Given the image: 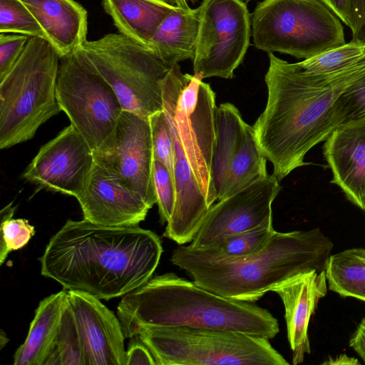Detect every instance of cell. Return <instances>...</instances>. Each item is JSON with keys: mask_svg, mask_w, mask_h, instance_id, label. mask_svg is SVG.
Instances as JSON below:
<instances>
[{"mask_svg": "<svg viewBox=\"0 0 365 365\" xmlns=\"http://www.w3.org/2000/svg\"><path fill=\"white\" fill-rule=\"evenodd\" d=\"M361 120H365V72L337 98L333 111L336 128Z\"/></svg>", "mask_w": 365, "mask_h": 365, "instance_id": "4dcf8cb0", "label": "cell"}, {"mask_svg": "<svg viewBox=\"0 0 365 365\" xmlns=\"http://www.w3.org/2000/svg\"><path fill=\"white\" fill-rule=\"evenodd\" d=\"M163 247L153 231L68 220L38 258L41 273L67 291L99 299L123 297L149 280Z\"/></svg>", "mask_w": 365, "mask_h": 365, "instance_id": "6da1fadb", "label": "cell"}, {"mask_svg": "<svg viewBox=\"0 0 365 365\" xmlns=\"http://www.w3.org/2000/svg\"><path fill=\"white\" fill-rule=\"evenodd\" d=\"M359 361L352 357L348 356L346 354H343L335 358L329 359L328 361H326L323 363V364H330V365H343V364H359Z\"/></svg>", "mask_w": 365, "mask_h": 365, "instance_id": "f35d334b", "label": "cell"}, {"mask_svg": "<svg viewBox=\"0 0 365 365\" xmlns=\"http://www.w3.org/2000/svg\"><path fill=\"white\" fill-rule=\"evenodd\" d=\"M350 29L352 26L353 0H319Z\"/></svg>", "mask_w": 365, "mask_h": 365, "instance_id": "8d00e7d4", "label": "cell"}, {"mask_svg": "<svg viewBox=\"0 0 365 365\" xmlns=\"http://www.w3.org/2000/svg\"><path fill=\"white\" fill-rule=\"evenodd\" d=\"M163 110L171 118L185 154L208 205L217 200L212 177L216 143L215 93L197 75L174 65L163 82Z\"/></svg>", "mask_w": 365, "mask_h": 365, "instance_id": "9c48e42d", "label": "cell"}, {"mask_svg": "<svg viewBox=\"0 0 365 365\" xmlns=\"http://www.w3.org/2000/svg\"><path fill=\"white\" fill-rule=\"evenodd\" d=\"M329 289L365 302V250L352 248L329 257L325 269Z\"/></svg>", "mask_w": 365, "mask_h": 365, "instance_id": "d4e9b609", "label": "cell"}, {"mask_svg": "<svg viewBox=\"0 0 365 365\" xmlns=\"http://www.w3.org/2000/svg\"><path fill=\"white\" fill-rule=\"evenodd\" d=\"M83 219L105 226H131L143 221L151 208L96 163L88 184L77 198Z\"/></svg>", "mask_w": 365, "mask_h": 365, "instance_id": "2e32d148", "label": "cell"}, {"mask_svg": "<svg viewBox=\"0 0 365 365\" xmlns=\"http://www.w3.org/2000/svg\"><path fill=\"white\" fill-rule=\"evenodd\" d=\"M100 300L88 293L67 291L86 365H125V336L120 322Z\"/></svg>", "mask_w": 365, "mask_h": 365, "instance_id": "9a60e30c", "label": "cell"}, {"mask_svg": "<svg viewBox=\"0 0 365 365\" xmlns=\"http://www.w3.org/2000/svg\"><path fill=\"white\" fill-rule=\"evenodd\" d=\"M332 248L331 240L319 228L275 231L262 250L246 257L208 259L181 245L173 251L170 260L207 290L254 303L294 275L325 270Z\"/></svg>", "mask_w": 365, "mask_h": 365, "instance_id": "277c9868", "label": "cell"}, {"mask_svg": "<svg viewBox=\"0 0 365 365\" xmlns=\"http://www.w3.org/2000/svg\"><path fill=\"white\" fill-rule=\"evenodd\" d=\"M29 38V36L19 34H0V80L15 65Z\"/></svg>", "mask_w": 365, "mask_h": 365, "instance_id": "836d02e7", "label": "cell"}, {"mask_svg": "<svg viewBox=\"0 0 365 365\" xmlns=\"http://www.w3.org/2000/svg\"><path fill=\"white\" fill-rule=\"evenodd\" d=\"M43 365H86L83 346L67 297L58 333Z\"/></svg>", "mask_w": 365, "mask_h": 365, "instance_id": "4316f807", "label": "cell"}, {"mask_svg": "<svg viewBox=\"0 0 365 365\" xmlns=\"http://www.w3.org/2000/svg\"><path fill=\"white\" fill-rule=\"evenodd\" d=\"M34 15L61 57L87 41L88 14L75 0H20Z\"/></svg>", "mask_w": 365, "mask_h": 365, "instance_id": "d6986e66", "label": "cell"}, {"mask_svg": "<svg viewBox=\"0 0 365 365\" xmlns=\"http://www.w3.org/2000/svg\"><path fill=\"white\" fill-rule=\"evenodd\" d=\"M264 81L267 101L253 128L259 145L280 181L296 168L309 164L306 154L336 129L334 105L341 93L365 72V56L340 71L304 73L269 53Z\"/></svg>", "mask_w": 365, "mask_h": 365, "instance_id": "7a4b0ae2", "label": "cell"}, {"mask_svg": "<svg viewBox=\"0 0 365 365\" xmlns=\"http://www.w3.org/2000/svg\"><path fill=\"white\" fill-rule=\"evenodd\" d=\"M255 46L309 58L345 43L339 18L319 0H264L252 15Z\"/></svg>", "mask_w": 365, "mask_h": 365, "instance_id": "ba28073f", "label": "cell"}, {"mask_svg": "<svg viewBox=\"0 0 365 365\" xmlns=\"http://www.w3.org/2000/svg\"><path fill=\"white\" fill-rule=\"evenodd\" d=\"M198 9L194 75L232 78L250 44L247 7L242 0H202Z\"/></svg>", "mask_w": 365, "mask_h": 365, "instance_id": "8fae6325", "label": "cell"}, {"mask_svg": "<svg viewBox=\"0 0 365 365\" xmlns=\"http://www.w3.org/2000/svg\"><path fill=\"white\" fill-rule=\"evenodd\" d=\"M0 33L19 34L47 40L34 15L20 0H0Z\"/></svg>", "mask_w": 365, "mask_h": 365, "instance_id": "f1b7e54d", "label": "cell"}, {"mask_svg": "<svg viewBox=\"0 0 365 365\" xmlns=\"http://www.w3.org/2000/svg\"><path fill=\"white\" fill-rule=\"evenodd\" d=\"M102 4L120 34L147 46L175 8L160 0H102Z\"/></svg>", "mask_w": 365, "mask_h": 365, "instance_id": "7402d4cb", "label": "cell"}, {"mask_svg": "<svg viewBox=\"0 0 365 365\" xmlns=\"http://www.w3.org/2000/svg\"><path fill=\"white\" fill-rule=\"evenodd\" d=\"M198 26V7L191 9L188 4L175 7L158 26L149 47L171 66L193 60Z\"/></svg>", "mask_w": 365, "mask_h": 365, "instance_id": "ffe728a7", "label": "cell"}, {"mask_svg": "<svg viewBox=\"0 0 365 365\" xmlns=\"http://www.w3.org/2000/svg\"><path fill=\"white\" fill-rule=\"evenodd\" d=\"M137 336L157 365H289L269 339L240 331L146 327Z\"/></svg>", "mask_w": 365, "mask_h": 365, "instance_id": "52a82bcc", "label": "cell"}, {"mask_svg": "<svg viewBox=\"0 0 365 365\" xmlns=\"http://www.w3.org/2000/svg\"><path fill=\"white\" fill-rule=\"evenodd\" d=\"M61 56L41 37H29L22 54L0 80V148L33 138L61 111L56 97Z\"/></svg>", "mask_w": 365, "mask_h": 365, "instance_id": "5b68a950", "label": "cell"}, {"mask_svg": "<svg viewBox=\"0 0 365 365\" xmlns=\"http://www.w3.org/2000/svg\"><path fill=\"white\" fill-rule=\"evenodd\" d=\"M365 56V45L351 41L297 64L306 73L324 75L340 71L358 63Z\"/></svg>", "mask_w": 365, "mask_h": 365, "instance_id": "83f0119b", "label": "cell"}, {"mask_svg": "<svg viewBox=\"0 0 365 365\" xmlns=\"http://www.w3.org/2000/svg\"><path fill=\"white\" fill-rule=\"evenodd\" d=\"M246 1H250V0H246Z\"/></svg>", "mask_w": 365, "mask_h": 365, "instance_id": "60d3db41", "label": "cell"}, {"mask_svg": "<svg viewBox=\"0 0 365 365\" xmlns=\"http://www.w3.org/2000/svg\"><path fill=\"white\" fill-rule=\"evenodd\" d=\"M157 365L148 348L137 336H133L126 350L125 365Z\"/></svg>", "mask_w": 365, "mask_h": 365, "instance_id": "e575fe53", "label": "cell"}, {"mask_svg": "<svg viewBox=\"0 0 365 365\" xmlns=\"http://www.w3.org/2000/svg\"><path fill=\"white\" fill-rule=\"evenodd\" d=\"M153 180L161 223L170 219L176 200V189L173 176L167 167L153 160Z\"/></svg>", "mask_w": 365, "mask_h": 365, "instance_id": "d6a6232c", "label": "cell"}, {"mask_svg": "<svg viewBox=\"0 0 365 365\" xmlns=\"http://www.w3.org/2000/svg\"><path fill=\"white\" fill-rule=\"evenodd\" d=\"M56 97L93 151L110 135L123 111L112 87L77 52L61 57Z\"/></svg>", "mask_w": 365, "mask_h": 365, "instance_id": "30bf717a", "label": "cell"}, {"mask_svg": "<svg viewBox=\"0 0 365 365\" xmlns=\"http://www.w3.org/2000/svg\"><path fill=\"white\" fill-rule=\"evenodd\" d=\"M246 123L239 110L230 103L220 105L216 115V143L212 161V177L218 200L230 163L239 148Z\"/></svg>", "mask_w": 365, "mask_h": 365, "instance_id": "603a6c76", "label": "cell"}, {"mask_svg": "<svg viewBox=\"0 0 365 365\" xmlns=\"http://www.w3.org/2000/svg\"><path fill=\"white\" fill-rule=\"evenodd\" d=\"M94 163L92 148L70 124L39 149L22 178L40 188L77 199L88 184Z\"/></svg>", "mask_w": 365, "mask_h": 365, "instance_id": "4fadbf2b", "label": "cell"}, {"mask_svg": "<svg viewBox=\"0 0 365 365\" xmlns=\"http://www.w3.org/2000/svg\"><path fill=\"white\" fill-rule=\"evenodd\" d=\"M352 41L365 45V0H353Z\"/></svg>", "mask_w": 365, "mask_h": 365, "instance_id": "d590c367", "label": "cell"}, {"mask_svg": "<svg viewBox=\"0 0 365 365\" xmlns=\"http://www.w3.org/2000/svg\"><path fill=\"white\" fill-rule=\"evenodd\" d=\"M173 7H182L187 5V1L194 4L197 0H160Z\"/></svg>", "mask_w": 365, "mask_h": 365, "instance_id": "ab89813d", "label": "cell"}, {"mask_svg": "<svg viewBox=\"0 0 365 365\" xmlns=\"http://www.w3.org/2000/svg\"><path fill=\"white\" fill-rule=\"evenodd\" d=\"M16 207L12 202L1 211L0 227V264L8 255L24 247L35 235L34 227L23 218H13Z\"/></svg>", "mask_w": 365, "mask_h": 365, "instance_id": "f546056e", "label": "cell"}, {"mask_svg": "<svg viewBox=\"0 0 365 365\" xmlns=\"http://www.w3.org/2000/svg\"><path fill=\"white\" fill-rule=\"evenodd\" d=\"M325 270H312L294 275L274 287L272 292L281 298L285 310L287 338L292 350V362H303L310 354L308 326L317 304L327 294Z\"/></svg>", "mask_w": 365, "mask_h": 365, "instance_id": "e0dca14e", "label": "cell"}, {"mask_svg": "<svg viewBox=\"0 0 365 365\" xmlns=\"http://www.w3.org/2000/svg\"><path fill=\"white\" fill-rule=\"evenodd\" d=\"M349 345L365 363V317L351 336Z\"/></svg>", "mask_w": 365, "mask_h": 365, "instance_id": "74e56055", "label": "cell"}, {"mask_svg": "<svg viewBox=\"0 0 365 365\" xmlns=\"http://www.w3.org/2000/svg\"><path fill=\"white\" fill-rule=\"evenodd\" d=\"M66 297L63 289L39 302L27 336L14 355V365H43L58 333Z\"/></svg>", "mask_w": 365, "mask_h": 365, "instance_id": "44dd1931", "label": "cell"}, {"mask_svg": "<svg viewBox=\"0 0 365 365\" xmlns=\"http://www.w3.org/2000/svg\"><path fill=\"white\" fill-rule=\"evenodd\" d=\"M117 316L125 338L146 327H187L274 338L277 319L252 302L220 296L169 272L151 277L122 297Z\"/></svg>", "mask_w": 365, "mask_h": 365, "instance_id": "3957f363", "label": "cell"}, {"mask_svg": "<svg viewBox=\"0 0 365 365\" xmlns=\"http://www.w3.org/2000/svg\"><path fill=\"white\" fill-rule=\"evenodd\" d=\"M275 230L273 225H263L220 238L209 246L187 245L192 254L208 259H232L246 257L262 250Z\"/></svg>", "mask_w": 365, "mask_h": 365, "instance_id": "484cf974", "label": "cell"}, {"mask_svg": "<svg viewBox=\"0 0 365 365\" xmlns=\"http://www.w3.org/2000/svg\"><path fill=\"white\" fill-rule=\"evenodd\" d=\"M77 53L112 87L123 110L149 118L163 110V82L173 66L149 46L109 34Z\"/></svg>", "mask_w": 365, "mask_h": 365, "instance_id": "8992f818", "label": "cell"}, {"mask_svg": "<svg viewBox=\"0 0 365 365\" xmlns=\"http://www.w3.org/2000/svg\"><path fill=\"white\" fill-rule=\"evenodd\" d=\"M95 163L152 208L157 203L149 118L123 110L110 135L93 150Z\"/></svg>", "mask_w": 365, "mask_h": 365, "instance_id": "7c38bea8", "label": "cell"}, {"mask_svg": "<svg viewBox=\"0 0 365 365\" xmlns=\"http://www.w3.org/2000/svg\"><path fill=\"white\" fill-rule=\"evenodd\" d=\"M323 153L333 174L331 183L365 211V120L337 127L325 140Z\"/></svg>", "mask_w": 365, "mask_h": 365, "instance_id": "ac0fdd59", "label": "cell"}, {"mask_svg": "<svg viewBox=\"0 0 365 365\" xmlns=\"http://www.w3.org/2000/svg\"><path fill=\"white\" fill-rule=\"evenodd\" d=\"M149 120L151 128L153 158L163 163L173 176L175 165L174 142L165 113L163 110L158 112L151 115Z\"/></svg>", "mask_w": 365, "mask_h": 365, "instance_id": "1f68e13d", "label": "cell"}, {"mask_svg": "<svg viewBox=\"0 0 365 365\" xmlns=\"http://www.w3.org/2000/svg\"><path fill=\"white\" fill-rule=\"evenodd\" d=\"M280 190L277 177L267 174L218 200L210 207L190 245L205 247L229 235L272 225V205Z\"/></svg>", "mask_w": 365, "mask_h": 365, "instance_id": "5bb4252c", "label": "cell"}, {"mask_svg": "<svg viewBox=\"0 0 365 365\" xmlns=\"http://www.w3.org/2000/svg\"><path fill=\"white\" fill-rule=\"evenodd\" d=\"M267 158L264 155L253 126L246 124L241 141L232 158L222 195L218 200L230 196L267 175Z\"/></svg>", "mask_w": 365, "mask_h": 365, "instance_id": "cb8c5ba5", "label": "cell"}]
</instances>
